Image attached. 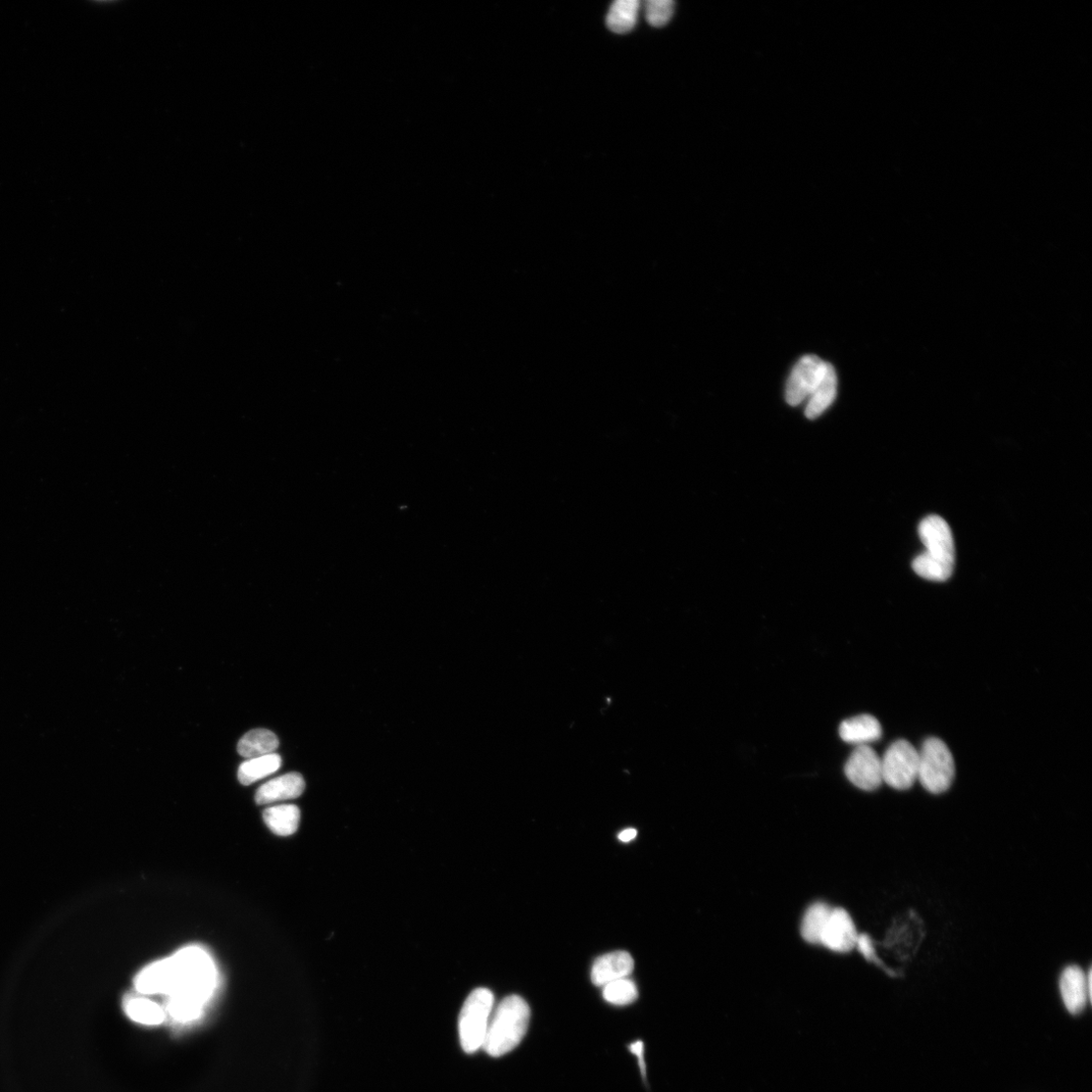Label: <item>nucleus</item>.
Returning <instances> with one entry per match:
<instances>
[{"instance_id": "nucleus-1", "label": "nucleus", "mask_w": 1092, "mask_h": 1092, "mask_svg": "<svg viewBox=\"0 0 1092 1092\" xmlns=\"http://www.w3.org/2000/svg\"><path fill=\"white\" fill-rule=\"evenodd\" d=\"M919 535L926 552L915 559L914 571L928 581L949 580L954 572L956 557L954 538L949 524L939 516H928L921 522Z\"/></svg>"}, {"instance_id": "nucleus-2", "label": "nucleus", "mask_w": 1092, "mask_h": 1092, "mask_svg": "<svg viewBox=\"0 0 1092 1092\" xmlns=\"http://www.w3.org/2000/svg\"><path fill=\"white\" fill-rule=\"evenodd\" d=\"M530 1021V1009L519 996L503 1000L491 1013L483 1049L491 1057L513 1051L523 1039Z\"/></svg>"}, {"instance_id": "nucleus-3", "label": "nucleus", "mask_w": 1092, "mask_h": 1092, "mask_svg": "<svg viewBox=\"0 0 1092 1092\" xmlns=\"http://www.w3.org/2000/svg\"><path fill=\"white\" fill-rule=\"evenodd\" d=\"M172 959L176 985L171 996L205 1005L216 986V970L211 957L201 948L188 947L177 952Z\"/></svg>"}, {"instance_id": "nucleus-4", "label": "nucleus", "mask_w": 1092, "mask_h": 1092, "mask_svg": "<svg viewBox=\"0 0 1092 1092\" xmlns=\"http://www.w3.org/2000/svg\"><path fill=\"white\" fill-rule=\"evenodd\" d=\"M492 1009L493 995L488 988H477L468 997L459 1019L461 1044L466 1053L483 1049Z\"/></svg>"}, {"instance_id": "nucleus-5", "label": "nucleus", "mask_w": 1092, "mask_h": 1092, "mask_svg": "<svg viewBox=\"0 0 1092 1092\" xmlns=\"http://www.w3.org/2000/svg\"><path fill=\"white\" fill-rule=\"evenodd\" d=\"M955 777V763L947 744L935 737L925 741L919 752L918 780L930 793L946 792Z\"/></svg>"}, {"instance_id": "nucleus-6", "label": "nucleus", "mask_w": 1092, "mask_h": 1092, "mask_svg": "<svg viewBox=\"0 0 1092 1092\" xmlns=\"http://www.w3.org/2000/svg\"><path fill=\"white\" fill-rule=\"evenodd\" d=\"M883 782L897 790L910 789L918 780L919 752L907 740L893 742L881 759Z\"/></svg>"}, {"instance_id": "nucleus-7", "label": "nucleus", "mask_w": 1092, "mask_h": 1092, "mask_svg": "<svg viewBox=\"0 0 1092 1092\" xmlns=\"http://www.w3.org/2000/svg\"><path fill=\"white\" fill-rule=\"evenodd\" d=\"M826 363L816 356H806L794 367L786 385V401L799 406L810 395L821 379Z\"/></svg>"}, {"instance_id": "nucleus-8", "label": "nucleus", "mask_w": 1092, "mask_h": 1092, "mask_svg": "<svg viewBox=\"0 0 1092 1092\" xmlns=\"http://www.w3.org/2000/svg\"><path fill=\"white\" fill-rule=\"evenodd\" d=\"M847 778L864 791H874L883 783L881 759L869 746H858L845 766Z\"/></svg>"}, {"instance_id": "nucleus-9", "label": "nucleus", "mask_w": 1092, "mask_h": 1092, "mask_svg": "<svg viewBox=\"0 0 1092 1092\" xmlns=\"http://www.w3.org/2000/svg\"><path fill=\"white\" fill-rule=\"evenodd\" d=\"M858 935L851 916L845 910L831 909L820 945L835 953H849L856 948Z\"/></svg>"}, {"instance_id": "nucleus-10", "label": "nucleus", "mask_w": 1092, "mask_h": 1092, "mask_svg": "<svg viewBox=\"0 0 1092 1092\" xmlns=\"http://www.w3.org/2000/svg\"><path fill=\"white\" fill-rule=\"evenodd\" d=\"M1091 969L1086 974L1080 967L1072 965L1064 969L1060 978V991L1063 1003L1072 1015H1079L1086 1008L1091 997Z\"/></svg>"}, {"instance_id": "nucleus-11", "label": "nucleus", "mask_w": 1092, "mask_h": 1092, "mask_svg": "<svg viewBox=\"0 0 1092 1092\" xmlns=\"http://www.w3.org/2000/svg\"><path fill=\"white\" fill-rule=\"evenodd\" d=\"M176 973L172 957L144 968L135 978V987L142 995L173 994Z\"/></svg>"}, {"instance_id": "nucleus-12", "label": "nucleus", "mask_w": 1092, "mask_h": 1092, "mask_svg": "<svg viewBox=\"0 0 1092 1092\" xmlns=\"http://www.w3.org/2000/svg\"><path fill=\"white\" fill-rule=\"evenodd\" d=\"M306 783L299 773H288L274 778L263 785L257 792L256 801L260 806L300 798Z\"/></svg>"}, {"instance_id": "nucleus-13", "label": "nucleus", "mask_w": 1092, "mask_h": 1092, "mask_svg": "<svg viewBox=\"0 0 1092 1092\" xmlns=\"http://www.w3.org/2000/svg\"><path fill=\"white\" fill-rule=\"evenodd\" d=\"M633 968L634 962L630 954L623 951L612 952L596 960L592 968V981L595 985L603 987L615 980L629 977Z\"/></svg>"}, {"instance_id": "nucleus-14", "label": "nucleus", "mask_w": 1092, "mask_h": 1092, "mask_svg": "<svg viewBox=\"0 0 1092 1092\" xmlns=\"http://www.w3.org/2000/svg\"><path fill=\"white\" fill-rule=\"evenodd\" d=\"M839 735L843 741L856 744V746H868L882 736L880 722L872 715L862 714L842 721L839 726Z\"/></svg>"}, {"instance_id": "nucleus-15", "label": "nucleus", "mask_w": 1092, "mask_h": 1092, "mask_svg": "<svg viewBox=\"0 0 1092 1092\" xmlns=\"http://www.w3.org/2000/svg\"><path fill=\"white\" fill-rule=\"evenodd\" d=\"M836 392V373L834 368L826 363L821 379L810 395V401L806 408V416L814 420L822 415L834 402Z\"/></svg>"}, {"instance_id": "nucleus-16", "label": "nucleus", "mask_w": 1092, "mask_h": 1092, "mask_svg": "<svg viewBox=\"0 0 1092 1092\" xmlns=\"http://www.w3.org/2000/svg\"><path fill=\"white\" fill-rule=\"evenodd\" d=\"M278 744V738L273 731L259 728L247 732L239 740L237 751L240 756L250 760L274 754Z\"/></svg>"}, {"instance_id": "nucleus-17", "label": "nucleus", "mask_w": 1092, "mask_h": 1092, "mask_svg": "<svg viewBox=\"0 0 1092 1092\" xmlns=\"http://www.w3.org/2000/svg\"><path fill=\"white\" fill-rule=\"evenodd\" d=\"M264 819L270 829L281 836L294 833L299 828L301 812L292 805H282L268 809L264 814Z\"/></svg>"}, {"instance_id": "nucleus-18", "label": "nucleus", "mask_w": 1092, "mask_h": 1092, "mask_svg": "<svg viewBox=\"0 0 1092 1092\" xmlns=\"http://www.w3.org/2000/svg\"><path fill=\"white\" fill-rule=\"evenodd\" d=\"M124 1011L132 1021L142 1025L157 1026L165 1020V1012L161 1006L141 997H127Z\"/></svg>"}, {"instance_id": "nucleus-19", "label": "nucleus", "mask_w": 1092, "mask_h": 1092, "mask_svg": "<svg viewBox=\"0 0 1092 1092\" xmlns=\"http://www.w3.org/2000/svg\"><path fill=\"white\" fill-rule=\"evenodd\" d=\"M281 766V758L277 754H271L242 763L238 770V779L243 785H251L261 779L273 775Z\"/></svg>"}, {"instance_id": "nucleus-20", "label": "nucleus", "mask_w": 1092, "mask_h": 1092, "mask_svg": "<svg viewBox=\"0 0 1092 1092\" xmlns=\"http://www.w3.org/2000/svg\"><path fill=\"white\" fill-rule=\"evenodd\" d=\"M639 7L637 0H617L607 15L608 28L617 34L630 32L636 25Z\"/></svg>"}, {"instance_id": "nucleus-21", "label": "nucleus", "mask_w": 1092, "mask_h": 1092, "mask_svg": "<svg viewBox=\"0 0 1092 1092\" xmlns=\"http://www.w3.org/2000/svg\"><path fill=\"white\" fill-rule=\"evenodd\" d=\"M831 909L824 903L812 905L803 920L802 935L810 944H820V937Z\"/></svg>"}, {"instance_id": "nucleus-22", "label": "nucleus", "mask_w": 1092, "mask_h": 1092, "mask_svg": "<svg viewBox=\"0 0 1092 1092\" xmlns=\"http://www.w3.org/2000/svg\"><path fill=\"white\" fill-rule=\"evenodd\" d=\"M603 997L609 1004L626 1006L637 1000L638 990L635 983L627 977L603 986Z\"/></svg>"}, {"instance_id": "nucleus-23", "label": "nucleus", "mask_w": 1092, "mask_h": 1092, "mask_svg": "<svg viewBox=\"0 0 1092 1092\" xmlns=\"http://www.w3.org/2000/svg\"><path fill=\"white\" fill-rule=\"evenodd\" d=\"M204 1005L195 1001L178 997H168L166 1012L176 1021L189 1022L200 1017Z\"/></svg>"}, {"instance_id": "nucleus-24", "label": "nucleus", "mask_w": 1092, "mask_h": 1092, "mask_svg": "<svg viewBox=\"0 0 1092 1092\" xmlns=\"http://www.w3.org/2000/svg\"><path fill=\"white\" fill-rule=\"evenodd\" d=\"M674 8L672 0H649L645 3V17L653 27H663L671 20Z\"/></svg>"}, {"instance_id": "nucleus-25", "label": "nucleus", "mask_w": 1092, "mask_h": 1092, "mask_svg": "<svg viewBox=\"0 0 1092 1092\" xmlns=\"http://www.w3.org/2000/svg\"><path fill=\"white\" fill-rule=\"evenodd\" d=\"M856 948L868 961L874 962L880 967H883L876 956L873 940L868 934L862 933L858 935Z\"/></svg>"}, {"instance_id": "nucleus-26", "label": "nucleus", "mask_w": 1092, "mask_h": 1092, "mask_svg": "<svg viewBox=\"0 0 1092 1092\" xmlns=\"http://www.w3.org/2000/svg\"><path fill=\"white\" fill-rule=\"evenodd\" d=\"M629 1050H630V1052H632V1054H634L637 1057L640 1071H641L643 1077H645V1073H647V1068H645V1062H644V1058H643V1043H642V1041L641 1040L634 1041V1043L629 1045Z\"/></svg>"}, {"instance_id": "nucleus-27", "label": "nucleus", "mask_w": 1092, "mask_h": 1092, "mask_svg": "<svg viewBox=\"0 0 1092 1092\" xmlns=\"http://www.w3.org/2000/svg\"><path fill=\"white\" fill-rule=\"evenodd\" d=\"M637 835V831L634 828H627L621 831L618 835L619 839L623 842H628L634 839Z\"/></svg>"}]
</instances>
